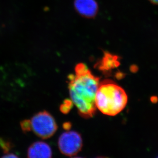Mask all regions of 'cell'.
I'll use <instances>...</instances> for the list:
<instances>
[{
    "label": "cell",
    "mask_w": 158,
    "mask_h": 158,
    "mask_svg": "<svg viewBox=\"0 0 158 158\" xmlns=\"http://www.w3.org/2000/svg\"><path fill=\"white\" fill-rule=\"evenodd\" d=\"M73 105V103L71 100L66 99L60 106V112L64 114L68 113L72 108Z\"/></svg>",
    "instance_id": "obj_9"
},
{
    "label": "cell",
    "mask_w": 158,
    "mask_h": 158,
    "mask_svg": "<svg viewBox=\"0 0 158 158\" xmlns=\"http://www.w3.org/2000/svg\"><path fill=\"white\" fill-rule=\"evenodd\" d=\"M0 148L3 151L4 155L3 158H18L16 155L10 152V151L12 148V144L10 142L3 139V138L0 137Z\"/></svg>",
    "instance_id": "obj_8"
},
{
    "label": "cell",
    "mask_w": 158,
    "mask_h": 158,
    "mask_svg": "<svg viewBox=\"0 0 158 158\" xmlns=\"http://www.w3.org/2000/svg\"><path fill=\"white\" fill-rule=\"evenodd\" d=\"M124 89L110 79L100 82L96 94V108L105 115L114 116L123 110L127 103Z\"/></svg>",
    "instance_id": "obj_2"
},
{
    "label": "cell",
    "mask_w": 158,
    "mask_h": 158,
    "mask_svg": "<svg viewBox=\"0 0 158 158\" xmlns=\"http://www.w3.org/2000/svg\"><path fill=\"white\" fill-rule=\"evenodd\" d=\"M74 6L78 14L87 19H93L98 12V4L96 0H74Z\"/></svg>",
    "instance_id": "obj_5"
},
{
    "label": "cell",
    "mask_w": 158,
    "mask_h": 158,
    "mask_svg": "<svg viewBox=\"0 0 158 158\" xmlns=\"http://www.w3.org/2000/svg\"><path fill=\"white\" fill-rule=\"evenodd\" d=\"M30 122L31 131L42 139L49 138L57 130V125L53 117L46 110L35 114Z\"/></svg>",
    "instance_id": "obj_3"
},
{
    "label": "cell",
    "mask_w": 158,
    "mask_h": 158,
    "mask_svg": "<svg viewBox=\"0 0 158 158\" xmlns=\"http://www.w3.org/2000/svg\"><path fill=\"white\" fill-rule=\"evenodd\" d=\"M58 145L62 154L67 156H74L81 150L83 145L82 137L77 131H65L60 136Z\"/></svg>",
    "instance_id": "obj_4"
},
{
    "label": "cell",
    "mask_w": 158,
    "mask_h": 158,
    "mask_svg": "<svg viewBox=\"0 0 158 158\" xmlns=\"http://www.w3.org/2000/svg\"><path fill=\"white\" fill-rule=\"evenodd\" d=\"M75 73V74L68 76L71 100L76 106L81 116L92 118L97 109L95 97L100 79L83 63L76 65Z\"/></svg>",
    "instance_id": "obj_1"
},
{
    "label": "cell",
    "mask_w": 158,
    "mask_h": 158,
    "mask_svg": "<svg viewBox=\"0 0 158 158\" xmlns=\"http://www.w3.org/2000/svg\"><path fill=\"white\" fill-rule=\"evenodd\" d=\"M21 127L24 133L31 131V125L30 120H24L21 123Z\"/></svg>",
    "instance_id": "obj_10"
},
{
    "label": "cell",
    "mask_w": 158,
    "mask_h": 158,
    "mask_svg": "<svg viewBox=\"0 0 158 158\" xmlns=\"http://www.w3.org/2000/svg\"><path fill=\"white\" fill-rule=\"evenodd\" d=\"M149 1L153 4L158 5V0H149Z\"/></svg>",
    "instance_id": "obj_12"
},
{
    "label": "cell",
    "mask_w": 158,
    "mask_h": 158,
    "mask_svg": "<svg viewBox=\"0 0 158 158\" xmlns=\"http://www.w3.org/2000/svg\"><path fill=\"white\" fill-rule=\"evenodd\" d=\"M118 56L108 52H105L100 61L99 69L102 71H109L117 67L119 64Z\"/></svg>",
    "instance_id": "obj_7"
},
{
    "label": "cell",
    "mask_w": 158,
    "mask_h": 158,
    "mask_svg": "<svg viewBox=\"0 0 158 158\" xmlns=\"http://www.w3.org/2000/svg\"><path fill=\"white\" fill-rule=\"evenodd\" d=\"M63 127L66 130H69L70 128L71 127V125L70 123H66L64 124Z\"/></svg>",
    "instance_id": "obj_11"
},
{
    "label": "cell",
    "mask_w": 158,
    "mask_h": 158,
    "mask_svg": "<svg viewBox=\"0 0 158 158\" xmlns=\"http://www.w3.org/2000/svg\"><path fill=\"white\" fill-rule=\"evenodd\" d=\"M52 152L51 148L44 142L33 143L28 148L27 157L28 158H51Z\"/></svg>",
    "instance_id": "obj_6"
}]
</instances>
